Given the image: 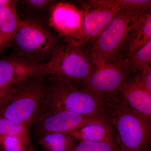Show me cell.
<instances>
[{
  "instance_id": "cell-1",
  "label": "cell",
  "mask_w": 151,
  "mask_h": 151,
  "mask_svg": "<svg viewBox=\"0 0 151 151\" xmlns=\"http://www.w3.org/2000/svg\"><path fill=\"white\" fill-rule=\"evenodd\" d=\"M110 103V101L103 97L48 75L42 113L49 110H65L95 119L108 120Z\"/></svg>"
},
{
  "instance_id": "cell-2",
  "label": "cell",
  "mask_w": 151,
  "mask_h": 151,
  "mask_svg": "<svg viewBox=\"0 0 151 151\" xmlns=\"http://www.w3.org/2000/svg\"><path fill=\"white\" fill-rule=\"evenodd\" d=\"M107 119L119 151H150L151 121L119 99L110 102Z\"/></svg>"
},
{
  "instance_id": "cell-3",
  "label": "cell",
  "mask_w": 151,
  "mask_h": 151,
  "mask_svg": "<svg viewBox=\"0 0 151 151\" xmlns=\"http://www.w3.org/2000/svg\"><path fill=\"white\" fill-rule=\"evenodd\" d=\"M48 74L16 86L0 104V116L30 127L43 111Z\"/></svg>"
},
{
  "instance_id": "cell-4",
  "label": "cell",
  "mask_w": 151,
  "mask_h": 151,
  "mask_svg": "<svg viewBox=\"0 0 151 151\" xmlns=\"http://www.w3.org/2000/svg\"><path fill=\"white\" fill-rule=\"evenodd\" d=\"M86 43L60 39L50 59L43 65L48 75L79 87L94 67Z\"/></svg>"
},
{
  "instance_id": "cell-5",
  "label": "cell",
  "mask_w": 151,
  "mask_h": 151,
  "mask_svg": "<svg viewBox=\"0 0 151 151\" xmlns=\"http://www.w3.org/2000/svg\"><path fill=\"white\" fill-rule=\"evenodd\" d=\"M145 12L122 9L116 14L89 48L94 66L124 58L122 54L129 33L138 17Z\"/></svg>"
},
{
  "instance_id": "cell-6",
  "label": "cell",
  "mask_w": 151,
  "mask_h": 151,
  "mask_svg": "<svg viewBox=\"0 0 151 151\" xmlns=\"http://www.w3.org/2000/svg\"><path fill=\"white\" fill-rule=\"evenodd\" d=\"M11 42L15 55L44 65L50 59L60 39L52 32L48 25L21 19Z\"/></svg>"
},
{
  "instance_id": "cell-7",
  "label": "cell",
  "mask_w": 151,
  "mask_h": 151,
  "mask_svg": "<svg viewBox=\"0 0 151 151\" xmlns=\"http://www.w3.org/2000/svg\"><path fill=\"white\" fill-rule=\"evenodd\" d=\"M131 76L122 58L94 66L79 87L109 101L116 100Z\"/></svg>"
},
{
  "instance_id": "cell-8",
  "label": "cell",
  "mask_w": 151,
  "mask_h": 151,
  "mask_svg": "<svg viewBox=\"0 0 151 151\" xmlns=\"http://www.w3.org/2000/svg\"><path fill=\"white\" fill-rule=\"evenodd\" d=\"M48 24L59 38L86 43L83 11L73 4L55 1L50 10Z\"/></svg>"
},
{
  "instance_id": "cell-9",
  "label": "cell",
  "mask_w": 151,
  "mask_h": 151,
  "mask_svg": "<svg viewBox=\"0 0 151 151\" xmlns=\"http://www.w3.org/2000/svg\"><path fill=\"white\" fill-rule=\"evenodd\" d=\"M103 121L105 120L65 110H49L42 112L32 125L35 133L41 139L50 134H66L87 124Z\"/></svg>"
},
{
  "instance_id": "cell-10",
  "label": "cell",
  "mask_w": 151,
  "mask_h": 151,
  "mask_svg": "<svg viewBox=\"0 0 151 151\" xmlns=\"http://www.w3.org/2000/svg\"><path fill=\"white\" fill-rule=\"evenodd\" d=\"M84 27L86 43L93 42L122 9L111 0H90L83 2Z\"/></svg>"
},
{
  "instance_id": "cell-11",
  "label": "cell",
  "mask_w": 151,
  "mask_h": 151,
  "mask_svg": "<svg viewBox=\"0 0 151 151\" xmlns=\"http://www.w3.org/2000/svg\"><path fill=\"white\" fill-rule=\"evenodd\" d=\"M45 73L47 71L43 65L21 57L0 60V89L15 87Z\"/></svg>"
},
{
  "instance_id": "cell-12",
  "label": "cell",
  "mask_w": 151,
  "mask_h": 151,
  "mask_svg": "<svg viewBox=\"0 0 151 151\" xmlns=\"http://www.w3.org/2000/svg\"><path fill=\"white\" fill-rule=\"evenodd\" d=\"M119 99L151 121V94L140 86L132 75L122 87Z\"/></svg>"
},
{
  "instance_id": "cell-13",
  "label": "cell",
  "mask_w": 151,
  "mask_h": 151,
  "mask_svg": "<svg viewBox=\"0 0 151 151\" xmlns=\"http://www.w3.org/2000/svg\"><path fill=\"white\" fill-rule=\"evenodd\" d=\"M151 40V10L143 12L135 20L125 44L126 56H129Z\"/></svg>"
},
{
  "instance_id": "cell-14",
  "label": "cell",
  "mask_w": 151,
  "mask_h": 151,
  "mask_svg": "<svg viewBox=\"0 0 151 151\" xmlns=\"http://www.w3.org/2000/svg\"><path fill=\"white\" fill-rule=\"evenodd\" d=\"M77 142H109L114 141L113 127L108 120L92 123L66 133Z\"/></svg>"
},
{
  "instance_id": "cell-15",
  "label": "cell",
  "mask_w": 151,
  "mask_h": 151,
  "mask_svg": "<svg viewBox=\"0 0 151 151\" xmlns=\"http://www.w3.org/2000/svg\"><path fill=\"white\" fill-rule=\"evenodd\" d=\"M56 1L52 0L17 1V10L21 19L48 25L50 10Z\"/></svg>"
},
{
  "instance_id": "cell-16",
  "label": "cell",
  "mask_w": 151,
  "mask_h": 151,
  "mask_svg": "<svg viewBox=\"0 0 151 151\" xmlns=\"http://www.w3.org/2000/svg\"><path fill=\"white\" fill-rule=\"evenodd\" d=\"M17 2L12 0L9 4L0 10V31L9 43L12 40L21 22L17 12Z\"/></svg>"
},
{
  "instance_id": "cell-17",
  "label": "cell",
  "mask_w": 151,
  "mask_h": 151,
  "mask_svg": "<svg viewBox=\"0 0 151 151\" xmlns=\"http://www.w3.org/2000/svg\"><path fill=\"white\" fill-rule=\"evenodd\" d=\"M38 143L46 151H73L77 144L74 138L65 133L46 135Z\"/></svg>"
},
{
  "instance_id": "cell-18",
  "label": "cell",
  "mask_w": 151,
  "mask_h": 151,
  "mask_svg": "<svg viewBox=\"0 0 151 151\" xmlns=\"http://www.w3.org/2000/svg\"><path fill=\"white\" fill-rule=\"evenodd\" d=\"M124 60L131 75L151 67V40Z\"/></svg>"
},
{
  "instance_id": "cell-19",
  "label": "cell",
  "mask_w": 151,
  "mask_h": 151,
  "mask_svg": "<svg viewBox=\"0 0 151 151\" xmlns=\"http://www.w3.org/2000/svg\"><path fill=\"white\" fill-rule=\"evenodd\" d=\"M30 127L0 116V137H16L31 144Z\"/></svg>"
},
{
  "instance_id": "cell-20",
  "label": "cell",
  "mask_w": 151,
  "mask_h": 151,
  "mask_svg": "<svg viewBox=\"0 0 151 151\" xmlns=\"http://www.w3.org/2000/svg\"><path fill=\"white\" fill-rule=\"evenodd\" d=\"M73 151H119L114 141L79 142Z\"/></svg>"
},
{
  "instance_id": "cell-21",
  "label": "cell",
  "mask_w": 151,
  "mask_h": 151,
  "mask_svg": "<svg viewBox=\"0 0 151 151\" xmlns=\"http://www.w3.org/2000/svg\"><path fill=\"white\" fill-rule=\"evenodd\" d=\"M30 144L16 137H0V151H26Z\"/></svg>"
},
{
  "instance_id": "cell-22",
  "label": "cell",
  "mask_w": 151,
  "mask_h": 151,
  "mask_svg": "<svg viewBox=\"0 0 151 151\" xmlns=\"http://www.w3.org/2000/svg\"><path fill=\"white\" fill-rule=\"evenodd\" d=\"M113 4L125 9L141 11L151 10L150 0H111Z\"/></svg>"
},
{
  "instance_id": "cell-23",
  "label": "cell",
  "mask_w": 151,
  "mask_h": 151,
  "mask_svg": "<svg viewBox=\"0 0 151 151\" xmlns=\"http://www.w3.org/2000/svg\"><path fill=\"white\" fill-rule=\"evenodd\" d=\"M132 75L140 86L151 94V67Z\"/></svg>"
},
{
  "instance_id": "cell-24",
  "label": "cell",
  "mask_w": 151,
  "mask_h": 151,
  "mask_svg": "<svg viewBox=\"0 0 151 151\" xmlns=\"http://www.w3.org/2000/svg\"><path fill=\"white\" fill-rule=\"evenodd\" d=\"M15 87H6L0 89V104L13 92Z\"/></svg>"
},
{
  "instance_id": "cell-25",
  "label": "cell",
  "mask_w": 151,
  "mask_h": 151,
  "mask_svg": "<svg viewBox=\"0 0 151 151\" xmlns=\"http://www.w3.org/2000/svg\"><path fill=\"white\" fill-rule=\"evenodd\" d=\"M9 45V43L6 40L4 36L0 31V51L7 47Z\"/></svg>"
},
{
  "instance_id": "cell-26",
  "label": "cell",
  "mask_w": 151,
  "mask_h": 151,
  "mask_svg": "<svg viewBox=\"0 0 151 151\" xmlns=\"http://www.w3.org/2000/svg\"><path fill=\"white\" fill-rule=\"evenodd\" d=\"M12 1V0H0V10L9 4Z\"/></svg>"
},
{
  "instance_id": "cell-27",
  "label": "cell",
  "mask_w": 151,
  "mask_h": 151,
  "mask_svg": "<svg viewBox=\"0 0 151 151\" xmlns=\"http://www.w3.org/2000/svg\"><path fill=\"white\" fill-rule=\"evenodd\" d=\"M26 151H35V150H34V149H33L32 147H30V148H29V149H28Z\"/></svg>"
}]
</instances>
